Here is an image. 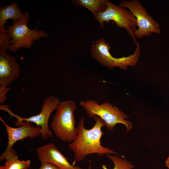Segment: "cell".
<instances>
[{"instance_id": "2", "label": "cell", "mask_w": 169, "mask_h": 169, "mask_svg": "<svg viewBox=\"0 0 169 169\" xmlns=\"http://www.w3.org/2000/svg\"><path fill=\"white\" fill-rule=\"evenodd\" d=\"M76 108L72 100L60 101L53 117L50 127L57 138L64 142H71L77 135L74 115Z\"/></svg>"}, {"instance_id": "20", "label": "cell", "mask_w": 169, "mask_h": 169, "mask_svg": "<svg viewBox=\"0 0 169 169\" xmlns=\"http://www.w3.org/2000/svg\"><path fill=\"white\" fill-rule=\"evenodd\" d=\"M88 169H91V166L90 164L89 166V168H88Z\"/></svg>"}, {"instance_id": "10", "label": "cell", "mask_w": 169, "mask_h": 169, "mask_svg": "<svg viewBox=\"0 0 169 169\" xmlns=\"http://www.w3.org/2000/svg\"><path fill=\"white\" fill-rule=\"evenodd\" d=\"M36 153L38 160L41 163L52 164L61 169H83L71 164L53 143H49L38 147Z\"/></svg>"}, {"instance_id": "12", "label": "cell", "mask_w": 169, "mask_h": 169, "mask_svg": "<svg viewBox=\"0 0 169 169\" xmlns=\"http://www.w3.org/2000/svg\"><path fill=\"white\" fill-rule=\"evenodd\" d=\"M22 13L17 2H13L10 5L0 8V36H4L6 34L4 24L7 20L12 19L13 21L20 20L23 17Z\"/></svg>"}, {"instance_id": "16", "label": "cell", "mask_w": 169, "mask_h": 169, "mask_svg": "<svg viewBox=\"0 0 169 169\" xmlns=\"http://www.w3.org/2000/svg\"><path fill=\"white\" fill-rule=\"evenodd\" d=\"M10 88L0 86V104L3 105L7 99L6 95Z\"/></svg>"}, {"instance_id": "15", "label": "cell", "mask_w": 169, "mask_h": 169, "mask_svg": "<svg viewBox=\"0 0 169 169\" xmlns=\"http://www.w3.org/2000/svg\"><path fill=\"white\" fill-rule=\"evenodd\" d=\"M106 156L110 159L114 164V167L112 169H132L135 166L129 161L120 157L119 156H114L111 154H107ZM103 169H109L105 164L102 165Z\"/></svg>"}, {"instance_id": "18", "label": "cell", "mask_w": 169, "mask_h": 169, "mask_svg": "<svg viewBox=\"0 0 169 169\" xmlns=\"http://www.w3.org/2000/svg\"><path fill=\"white\" fill-rule=\"evenodd\" d=\"M165 164L166 167L169 168V156L166 161Z\"/></svg>"}, {"instance_id": "13", "label": "cell", "mask_w": 169, "mask_h": 169, "mask_svg": "<svg viewBox=\"0 0 169 169\" xmlns=\"http://www.w3.org/2000/svg\"><path fill=\"white\" fill-rule=\"evenodd\" d=\"M6 160L5 166L6 169H28L30 166L31 161L29 160H20L16 155L14 148L5 151L0 156V161Z\"/></svg>"}, {"instance_id": "11", "label": "cell", "mask_w": 169, "mask_h": 169, "mask_svg": "<svg viewBox=\"0 0 169 169\" xmlns=\"http://www.w3.org/2000/svg\"><path fill=\"white\" fill-rule=\"evenodd\" d=\"M0 120L5 126L8 135V141L5 151L13 148V145L18 141L23 140L28 137L33 138L41 134L40 127H35L30 122L23 121L19 124L20 127L15 128L8 125L1 117Z\"/></svg>"}, {"instance_id": "9", "label": "cell", "mask_w": 169, "mask_h": 169, "mask_svg": "<svg viewBox=\"0 0 169 169\" xmlns=\"http://www.w3.org/2000/svg\"><path fill=\"white\" fill-rule=\"evenodd\" d=\"M10 40L0 41V86L7 87L19 77L21 70L17 59L7 52Z\"/></svg>"}, {"instance_id": "4", "label": "cell", "mask_w": 169, "mask_h": 169, "mask_svg": "<svg viewBox=\"0 0 169 169\" xmlns=\"http://www.w3.org/2000/svg\"><path fill=\"white\" fill-rule=\"evenodd\" d=\"M86 111L89 117L94 118L98 116L105 123L106 129L110 131L114 129L117 124L124 125L127 131H130L133 127V124L126 119L129 117L115 105L110 103L105 102L101 104L93 100L81 101L79 103Z\"/></svg>"}, {"instance_id": "5", "label": "cell", "mask_w": 169, "mask_h": 169, "mask_svg": "<svg viewBox=\"0 0 169 169\" xmlns=\"http://www.w3.org/2000/svg\"><path fill=\"white\" fill-rule=\"evenodd\" d=\"M136 48L133 54L127 57L117 58L110 53V44L107 43L105 38H99L92 45L91 56L100 64L109 69L118 67L126 70L129 66L136 65L138 61L141 53V47L139 43H135Z\"/></svg>"}, {"instance_id": "14", "label": "cell", "mask_w": 169, "mask_h": 169, "mask_svg": "<svg viewBox=\"0 0 169 169\" xmlns=\"http://www.w3.org/2000/svg\"><path fill=\"white\" fill-rule=\"evenodd\" d=\"M107 0H74L75 6L83 7L90 11L95 16V19L98 14L104 12L106 8Z\"/></svg>"}, {"instance_id": "6", "label": "cell", "mask_w": 169, "mask_h": 169, "mask_svg": "<svg viewBox=\"0 0 169 169\" xmlns=\"http://www.w3.org/2000/svg\"><path fill=\"white\" fill-rule=\"evenodd\" d=\"M59 97L54 95H51L45 98L42 105V110L38 114L28 117H22L14 113L10 110L9 106L6 105H1L0 110L8 113L12 117L17 119L15 125L19 126L23 121L35 123L37 126L40 127L41 136L44 140L53 136V134L49 126V120L53 112L57 109L60 102Z\"/></svg>"}, {"instance_id": "7", "label": "cell", "mask_w": 169, "mask_h": 169, "mask_svg": "<svg viewBox=\"0 0 169 169\" xmlns=\"http://www.w3.org/2000/svg\"><path fill=\"white\" fill-rule=\"evenodd\" d=\"M106 4V9L98 14L96 21L102 28L104 27V22L107 23L111 20L114 21L117 27L126 29L135 43L136 41L134 33L137 26L135 16L125 8L116 5L110 1L107 0Z\"/></svg>"}, {"instance_id": "3", "label": "cell", "mask_w": 169, "mask_h": 169, "mask_svg": "<svg viewBox=\"0 0 169 169\" xmlns=\"http://www.w3.org/2000/svg\"><path fill=\"white\" fill-rule=\"evenodd\" d=\"M29 21V14L25 11L20 20L13 21L12 26L6 27V33L11 38L8 50L15 53L21 48L30 49L35 41L49 36L47 32L37 30L36 27L33 30L30 29L28 26Z\"/></svg>"}, {"instance_id": "17", "label": "cell", "mask_w": 169, "mask_h": 169, "mask_svg": "<svg viewBox=\"0 0 169 169\" xmlns=\"http://www.w3.org/2000/svg\"><path fill=\"white\" fill-rule=\"evenodd\" d=\"M38 169H61L52 164L44 163H41V166Z\"/></svg>"}, {"instance_id": "21", "label": "cell", "mask_w": 169, "mask_h": 169, "mask_svg": "<svg viewBox=\"0 0 169 169\" xmlns=\"http://www.w3.org/2000/svg\"></svg>"}, {"instance_id": "1", "label": "cell", "mask_w": 169, "mask_h": 169, "mask_svg": "<svg viewBox=\"0 0 169 169\" xmlns=\"http://www.w3.org/2000/svg\"><path fill=\"white\" fill-rule=\"evenodd\" d=\"M94 119L95 124L91 129H87L84 126L85 118L82 117L76 127L77 135L68 144V148L74 153L75 161H81L86 156L92 154H97L100 156L113 154L124 158V156L102 145L101 139L104 132L102 128L105 126V123L98 116H95Z\"/></svg>"}, {"instance_id": "8", "label": "cell", "mask_w": 169, "mask_h": 169, "mask_svg": "<svg viewBox=\"0 0 169 169\" xmlns=\"http://www.w3.org/2000/svg\"><path fill=\"white\" fill-rule=\"evenodd\" d=\"M119 5L127 8L135 17L138 28L134 33L136 38L150 37L152 33L159 34L161 30L158 22L154 19L138 0L123 1Z\"/></svg>"}, {"instance_id": "19", "label": "cell", "mask_w": 169, "mask_h": 169, "mask_svg": "<svg viewBox=\"0 0 169 169\" xmlns=\"http://www.w3.org/2000/svg\"><path fill=\"white\" fill-rule=\"evenodd\" d=\"M0 169H6L5 165H3L0 166Z\"/></svg>"}]
</instances>
